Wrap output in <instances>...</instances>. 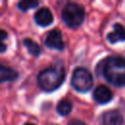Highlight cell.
<instances>
[{
  "mask_svg": "<svg viewBox=\"0 0 125 125\" xmlns=\"http://www.w3.org/2000/svg\"><path fill=\"white\" fill-rule=\"evenodd\" d=\"M36 6H38V2L33 1V0H24V1H21L18 3L19 9L21 11H27L29 9L35 8Z\"/></svg>",
  "mask_w": 125,
  "mask_h": 125,
  "instance_id": "4fadbf2b",
  "label": "cell"
},
{
  "mask_svg": "<svg viewBox=\"0 0 125 125\" xmlns=\"http://www.w3.org/2000/svg\"><path fill=\"white\" fill-rule=\"evenodd\" d=\"M71 86L77 92H88L93 86V77L90 71L84 67L75 68L71 76Z\"/></svg>",
  "mask_w": 125,
  "mask_h": 125,
  "instance_id": "277c9868",
  "label": "cell"
},
{
  "mask_svg": "<svg viewBox=\"0 0 125 125\" xmlns=\"http://www.w3.org/2000/svg\"><path fill=\"white\" fill-rule=\"evenodd\" d=\"M6 49H7L6 45H5V44H4L2 41H0V53L5 52V51H6Z\"/></svg>",
  "mask_w": 125,
  "mask_h": 125,
  "instance_id": "2e32d148",
  "label": "cell"
},
{
  "mask_svg": "<svg viewBox=\"0 0 125 125\" xmlns=\"http://www.w3.org/2000/svg\"><path fill=\"white\" fill-rule=\"evenodd\" d=\"M22 43H23V45L25 46V48L27 49V51L30 55H32L34 57L39 56V54L41 52V49H40V46L36 42H34L33 40H31L29 38H25Z\"/></svg>",
  "mask_w": 125,
  "mask_h": 125,
  "instance_id": "8fae6325",
  "label": "cell"
},
{
  "mask_svg": "<svg viewBox=\"0 0 125 125\" xmlns=\"http://www.w3.org/2000/svg\"><path fill=\"white\" fill-rule=\"evenodd\" d=\"M85 18L84 8L76 3H67L62 12V19L63 22L71 28L81 25Z\"/></svg>",
  "mask_w": 125,
  "mask_h": 125,
  "instance_id": "3957f363",
  "label": "cell"
},
{
  "mask_svg": "<svg viewBox=\"0 0 125 125\" xmlns=\"http://www.w3.org/2000/svg\"><path fill=\"white\" fill-rule=\"evenodd\" d=\"M18 72L13 68L0 64V83L6 81H14L18 78Z\"/></svg>",
  "mask_w": 125,
  "mask_h": 125,
  "instance_id": "30bf717a",
  "label": "cell"
},
{
  "mask_svg": "<svg viewBox=\"0 0 125 125\" xmlns=\"http://www.w3.org/2000/svg\"><path fill=\"white\" fill-rule=\"evenodd\" d=\"M45 45L50 49H55L59 51L63 50L64 43H63L61 31L59 29L50 30L45 38Z\"/></svg>",
  "mask_w": 125,
  "mask_h": 125,
  "instance_id": "5b68a950",
  "label": "cell"
},
{
  "mask_svg": "<svg viewBox=\"0 0 125 125\" xmlns=\"http://www.w3.org/2000/svg\"><path fill=\"white\" fill-rule=\"evenodd\" d=\"M7 36H8L7 32H6L5 30H3V29H0V41H2V40H4V39H6V38H7Z\"/></svg>",
  "mask_w": 125,
  "mask_h": 125,
  "instance_id": "9a60e30c",
  "label": "cell"
},
{
  "mask_svg": "<svg viewBox=\"0 0 125 125\" xmlns=\"http://www.w3.org/2000/svg\"><path fill=\"white\" fill-rule=\"evenodd\" d=\"M101 120H102V125H122L123 124V116L116 109H111L104 112Z\"/></svg>",
  "mask_w": 125,
  "mask_h": 125,
  "instance_id": "8992f818",
  "label": "cell"
},
{
  "mask_svg": "<svg viewBox=\"0 0 125 125\" xmlns=\"http://www.w3.org/2000/svg\"><path fill=\"white\" fill-rule=\"evenodd\" d=\"M106 39L111 44L117 43L119 41H125V27L120 23H114L113 31L106 35Z\"/></svg>",
  "mask_w": 125,
  "mask_h": 125,
  "instance_id": "9c48e42d",
  "label": "cell"
},
{
  "mask_svg": "<svg viewBox=\"0 0 125 125\" xmlns=\"http://www.w3.org/2000/svg\"><path fill=\"white\" fill-rule=\"evenodd\" d=\"M112 92L110 91V89L104 85H100L98 86L94 93H93V98L94 100L101 104H107L109 101H111L112 99Z\"/></svg>",
  "mask_w": 125,
  "mask_h": 125,
  "instance_id": "52a82bcc",
  "label": "cell"
},
{
  "mask_svg": "<svg viewBox=\"0 0 125 125\" xmlns=\"http://www.w3.org/2000/svg\"><path fill=\"white\" fill-rule=\"evenodd\" d=\"M24 125H34V124H32V123H26V124H24Z\"/></svg>",
  "mask_w": 125,
  "mask_h": 125,
  "instance_id": "e0dca14e",
  "label": "cell"
},
{
  "mask_svg": "<svg viewBox=\"0 0 125 125\" xmlns=\"http://www.w3.org/2000/svg\"><path fill=\"white\" fill-rule=\"evenodd\" d=\"M72 109V104L67 101V100H62L60 101V103L58 104L57 105V111L59 114L62 115V116H65V115H68L70 113Z\"/></svg>",
  "mask_w": 125,
  "mask_h": 125,
  "instance_id": "7c38bea8",
  "label": "cell"
},
{
  "mask_svg": "<svg viewBox=\"0 0 125 125\" xmlns=\"http://www.w3.org/2000/svg\"><path fill=\"white\" fill-rule=\"evenodd\" d=\"M67 125H86L83 121H81V120H78V119H73V120H71L70 122H68V124Z\"/></svg>",
  "mask_w": 125,
  "mask_h": 125,
  "instance_id": "5bb4252c",
  "label": "cell"
},
{
  "mask_svg": "<svg viewBox=\"0 0 125 125\" xmlns=\"http://www.w3.org/2000/svg\"><path fill=\"white\" fill-rule=\"evenodd\" d=\"M102 74L104 79L115 87L125 86V58L111 56L102 63Z\"/></svg>",
  "mask_w": 125,
  "mask_h": 125,
  "instance_id": "6da1fadb",
  "label": "cell"
},
{
  "mask_svg": "<svg viewBox=\"0 0 125 125\" xmlns=\"http://www.w3.org/2000/svg\"><path fill=\"white\" fill-rule=\"evenodd\" d=\"M34 21L40 26H47L53 22V15L48 8L43 7L35 13Z\"/></svg>",
  "mask_w": 125,
  "mask_h": 125,
  "instance_id": "ba28073f",
  "label": "cell"
},
{
  "mask_svg": "<svg viewBox=\"0 0 125 125\" xmlns=\"http://www.w3.org/2000/svg\"><path fill=\"white\" fill-rule=\"evenodd\" d=\"M65 70L62 63H55L43 69L37 76V84L45 92H53L63 82Z\"/></svg>",
  "mask_w": 125,
  "mask_h": 125,
  "instance_id": "7a4b0ae2",
  "label": "cell"
}]
</instances>
